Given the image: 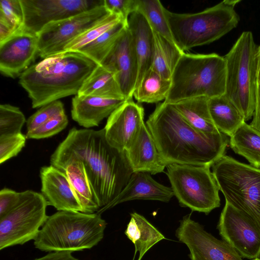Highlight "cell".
Wrapping results in <instances>:
<instances>
[{
    "instance_id": "24",
    "label": "cell",
    "mask_w": 260,
    "mask_h": 260,
    "mask_svg": "<svg viewBox=\"0 0 260 260\" xmlns=\"http://www.w3.org/2000/svg\"><path fill=\"white\" fill-rule=\"evenodd\" d=\"M208 108L216 128L230 137L245 122L238 108L224 95L209 99Z\"/></svg>"
},
{
    "instance_id": "7",
    "label": "cell",
    "mask_w": 260,
    "mask_h": 260,
    "mask_svg": "<svg viewBox=\"0 0 260 260\" xmlns=\"http://www.w3.org/2000/svg\"><path fill=\"white\" fill-rule=\"evenodd\" d=\"M258 46L252 33L242 32L224 57L226 66L224 95L246 121L253 116L257 86Z\"/></svg>"
},
{
    "instance_id": "43",
    "label": "cell",
    "mask_w": 260,
    "mask_h": 260,
    "mask_svg": "<svg viewBox=\"0 0 260 260\" xmlns=\"http://www.w3.org/2000/svg\"><path fill=\"white\" fill-rule=\"evenodd\" d=\"M256 79L257 84L260 85V45L258 46Z\"/></svg>"
},
{
    "instance_id": "29",
    "label": "cell",
    "mask_w": 260,
    "mask_h": 260,
    "mask_svg": "<svg viewBox=\"0 0 260 260\" xmlns=\"http://www.w3.org/2000/svg\"><path fill=\"white\" fill-rule=\"evenodd\" d=\"M230 146L251 166L260 169V133L245 122L230 137Z\"/></svg>"
},
{
    "instance_id": "32",
    "label": "cell",
    "mask_w": 260,
    "mask_h": 260,
    "mask_svg": "<svg viewBox=\"0 0 260 260\" xmlns=\"http://www.w3.org/2000/svg\"><path fill=\"white\" fill-rule=\"evenodd\" d=\"M23 20L20 0H1L0 42L21 29Z\"/></svg>"
},
{
    "instance_id": "12",
    "label": "cell",
    "mask_w": 260,
    "mask_h": 260,
    "mask_svg": "<svg viewBox=\"0 0 260 260\" xmlns=\"http://www.w3.org/2000/svg\"><path fill=\"white\" fill-rule=\"evenodd\" d=\"M217 229L242 258H260V229L251 218L225 202Z\"/></svg>"
},
{
    "instance_id": "22",
    "label": "cell",
    "mask_w": 260,
    "mask_h": 260,
    "mask_svg": "<svg viewBox=\"0 0 260 260\" xmlns=\"http://www.w3.org/2000/svg\"><path fill=\"white\" fill-rule=\"evenodd\" d=\"M127 27L132 37L138 62L137 86L143 76L152 67L154 54L153 32L145 17L139 11L129 15Z\"/></svg>"
},
{
    "instance_id": "21",
    "label": "cell",
    "mask_w": 260,
    "mask_h": 260,
    "mask_svg": "<svg viewBox=\"0 0 260 260\" xmlns=\"http://www.w3.org/2000/svg\"><path fill=\"white\" fill-rule=\"evenodd\" d=\"M174 196L171 187L164 186L144 172H133L128 183L113 202L112 208L119 204L134 200H147L168 202Z\"/></svg>"
},
{
    "instance_id": "41",
    "label": "cell",
    "mask_w": 260,
    "mask_h": 260,
    "mask_svg": "<svg viewBox=\"0 0 260 260\" xmlns=\"http://www.w3.org/2000/svg\"><path fill=\"white\" fill-rule=\"evenodd\" d=\"M250 126L260 133V85L257 84L254 110Z\"/></svg>"
},
{
    "instance_id": "2",
    "label": "cell",
    "mask_w": 260,
    "mask_h": 260,
    "mask_svg": "<svg viewBox=\"0 0 260 260\" xmlns=\"http://www.w3.org/2000/svg\"><path fill=\"white\" fill-rule=\"evenodd\" d=\"M164 164L211 167L224 155L229 141L219 133L204 134L192 126L172 104L159 103L146 121Z\"/></svg>"
},
{
    "instance_id": "35",
    "label": "cell",
    "mask_w": 260,
    "mask_h": 260,
    "mask_svg": "<svg viewBox=\"0 0 260 260\" xmlns=\"http://www.w3.org/2000/svg\"><path fill=\"white\" fill-rule=\"evenodd\" d=\"M26 121L20 109L9 104L0 105V135L21 133Z\"/></svg>"
},
{
    "instance_id": "5",
    "label": "cell",
    "mask_w": 260,
    "mask_h": 260,
    "mask_svg": "<svg viewBox=\"0 0 260 260\" xmlns=\"http://www.w3.org/2000/svg\"><path fill=\"white\" fill-rule=\"evenodd\" d=\"M167 103L223 95L225 91L226 66L223 56L216 53L195 54L184 52L171 77Z\"/></svg>"
},
{
    "instance_id": "33",
    "label": "cell",
    "mask_w": 260,
    "mask_h": 260,
    "mask_svg": "<svg viewBox=\"0 0 260 260\" xmlns=\"http://www.w3.org/2000/svg\"><path fill=\"white\" fill-rule=\"evenodd\" d=\"M137 11L145 17L152 30L174 42L165 8L161 2L158 0H137Z\"/></svg>"
},
{
    "instance_id": "6",
    "label": "cell",
    "mask_w": 260,
    "mask_h": 260,
    "mask_svg": "<svg viewBox=\"0 0 260 260\" xmlns=\"http://www.w3.org/2000/svg\"><path fill=\"white\" fill-rule=\"evenodd\" d=\"M240 0H224L193 14L172 12L165 8L173 41L183 52L207 45L237 27L240 17L235 10Z\"/></svg>"
},
{
    "instance_id": "15",
    "label": "cell",
    "mask_w": 260,
    "mask_h": 260,
    "mask_svg": "<svg viewBox=\"0 0 260 260\" xmlns=\"http://www.w3.org/2000/svg\"><path fill=\"white\" fill-rule=\"evenodd\" d=\"M101 64L114 73L125 99H133L138 78L139 67L127 25Z\"/></svg>"
},
{
    "instance_id": "16",
    "label": "cell",
    "mask_w": 260,
    "mask_h": 260,
    "mask_svg": "<svg viewBox=\"0 0 260 260\" xmlns=\"http://www.w3.org/2000/svg\"><path fill=\"white\" fill-rule=\"evenodd\" d=\"M38 53L37 35L20 29L0 43V72L15 78L30 66Z\"/></svg>"
},
{
    "instance_id": "11",
    "label": "cell",
    "mask_w": 260,
    "mask_h": 260,
    "mask_svg": "<svg viewBox=\"0 0 260 260\" xmlns=\"http://www.w3.org/2000/svg\"><path fill=\"white\" fill-rule=\"evenodd\" d=\"M110 13L103 4L46 25L37 35L39 56L45 58L64 52L65 47L70 42Z\"/></svg>"
},
{
    "instance_id": "37",
    "label": "cell",
    "mask_w": 260,
    "mask_h": 260,
    "mask_svg": "<svg viewBox=\"0 0 260 260\" xmlns=\"http://www.w3.org/2000/svg\"><path fill=\"white\" fill-rule=\"evenodd\" d=\"M26 139L21 133L0 135V164L17 156L25 146Z\"/></svg>"
},
{
    "instance_id": "28",
    "label": "cell",
    "mask_w": 260,
    "mask_h": 260,
    "mask_svg": "<svg viewBox=\"0 0 260 260\" xmlns=\"http://www.w3.org/2000/svg\"><path fill=\"white\" fill-rule=\"evenodd\" d=\"M154 54L151 68L166 79H171L174 70L184 52L173 42L153 30Z\"/></svg>"
},
{
    "instance_id": "27",
    "label": "cell",
    "mask_w": 260,
    "mask_h": 260,
    "mask_svg": "<svg viewBox=\"0 0 260 260\" xmlns=\"http://www.w3.org/2000/svg\"><path fill=\"white\" fill-rule=\"evenodd\" d=\"M63 172L67 175L82 207L83 212L97 213L99 205L87 178L83 162L75 161L69 164Z\"/></svg>"
},
{
    "instance_id": "25",
    "label": "cell",
    "mask_w": 260,
    "mask_h": 260,
    "mask_svg": "<svg viewBox=\"0 0 260 260\" xmlns=\"http://www.w3.org/2000/svg\"><path fill=\"white\" fill-rule=\"evenodd\" d=\"M135 247V255L139 252L138 260H141L146 252L165 237L144 216L134 212L124 232Z\"/></svg>"
},
{
    "instance_id": "9",
    "label": "cell",
    "mask_w": 260,
    "mask_h": 260,
    "mask_svg": "<svg viewBox=\"0 0 260 260\" xmlns=\"http://www.w3.org/2000/svg\"><path fill=\"white\" fill-rule=\"evenodd\" d=\"M166 167L180 206L206 214L220 206L219 189L210 167L177 164Z\"/></svg>"
},
{
    "instance_id": "19",
    "label": "cell",
    "mask_w": 260,
    "mask_h": 260,
    "mask_svg": "<svg viewBox=\"0 0 260 260\" xmlns=\"http://www.w3.org/2000/svg\"><path fill=\"white\" fill-rule=\"evenodd\" d=\"M125 151L133 172L154 175L164 172L166 167L145 123Z\"/></svg>"
},
{
    "instance_id": "38",
    "label": "cell",
    "mask_w": 260,
    "mask_h": 260,
    "mask_svg": "<svg viewBox=\"0 0 260 260\" xmlns=\"http://www.w3.org/2000/svg\"><path fill=\"white\" fill-rule=\"evenodd\" d=\"M68 123L64 111L52 117L32 132L26 134V138L41 139L51 137L64 129Z\"/></svg>"
},
{
    "instance_id": "17",
    "label": "cell",
    "mask_w": 260,
    "mask_h": 260,
    "mask_svg": "<svg viewBox=\"0 0 260 260\" xmlns=\"http://www.w3.org/2000/svg\"><path fill=\"white\" fill-rule=\"evenodd\" d=\"M142 106L133 99L126 100L108 118L105 127V137L113 147L125 151L144 123Z\"/></svg>"
},
{
    "instance_id": "4",
    "label": "cell",
    "mask_w": 260,
    "mask_h": 260,
    "mask_svg": "<svg viewBox=\"0 0 260 260\" xmlns=\"http://www.w3.org/2000/svg\"><path fill=\"white\" fill-rule=\"evenodd\" d=\"M107 222L98 213L58 211L49 216L34 240L45 252L91 249L103 239Z\"/></svg>"
},
{
    "instance_id": "18",
    "label": "cell",
    "mask_w": 260,
    "mask_h": 260,
    "mask_svg": "<svg viewBox=\"0 0 260 260\" xmlns=\"http://www.w3.org/2000/svg\"><path fill=\"white\" fill-rule=\"evenodd\" d=\"M41 194L48 206L58 211L83 212L82 207L66 174L50 165L40 171Z\"/></svg>"
},
{
    "instance_id": "10",
    "label": "cell",
    "mask_w": 260,
    "mask_h": 260,
    "mask_svg": "<svg viewBox=\"0 0 260 260\" xmlns=\"http://www.w3.org/2000/svg\"><path fill=\"white\" fill-rule=\"evenodd\" d=\"M47 206L41 193L20 192L17 204L0 217V249L34 240L48 217Z\"/></svg>"
},
{
    "instance_id": "20",
    "label": "cell",
    "mask_w": 260,
    "mask_h": 260,
    "mask_svg": "<svg viewBox=\"0 0 260 260\" xmlns=\"http://www.w3.org/2000/svg\"><path fill=\"white\" fill-rule=\"evenodd\" d=\"M126 101L76 94L72 100L71 117L79 125L89 129L99 126Z\"/></svg>"
},
{
    "instance_id": "14",
    "label": "cell",
    "mask_w": 260,
    "mask_h": 260,
    "mask_svg": "<svg viewBox=\"0 0 260 260\" xmlns=\"http://www.w3.org/2000/svg\"><path fill=\"white\" fill-rule=\"evenodd\" d=\"M175 234L188 247L191 260H243L230 245L206 231L190 218V215L180 221Z\"/></svg>"
},
{
    "instance_id": "30",
    "label": "cell",
    "mask_w": 260,
    "mask_h": 260,
    "mask_svg": "<svg viewBox=\"0 0 260 260\" xmlns=\"http://www.w3.org/2000/svg\"><path fill=\"white\" fill-rule=\"evenodd\" d=\"M171 85V80L163 78L150 69L136 86L133 97L139 103H157L166 100Z\"/></svg>"
},
{
    "instance_id": "3",
    "label": "cell",
    "mask_w": 260,
    "mask_h": 260,
    "mask_svg": "<svg viewBox=\"0 0 260 260\" xmlns=\"http://www.w3.org/2000/svg\"><path fill=\"white\" fill-rule=\"evenodd\" d=\"M79 51L49 56L31 65L19 77L32 108L78 94L83 83L98 66Z\"/></svg>"
},
{
    "instance_id": "42",
    "label": "cell",
    "mask_w": 260,
    "mask_h": 260,
    "mask_svg": "<svg viewBox=\"0 0 260 260\" xmlns=\"http://www.w3.org/2000/svg\"><path fill=\"white\" fill-rule=\"evenodd\" d=\"M34 260H79L73 256L72 252L66 251L51 252L41 257Z\"/></svg>"
},
{
    "instance_id": "26",
    "label": "cell",
    "mask_w": 260,
    "mask_h": 260,
    "mask_svg": "<svg viewBox=\"0 0 260 260\" xmlns=\"http://www.w3.org/2000/svg\"><path fill=\"white\" fill-rule=\"evenodd\" d=\"M208 98L199 97L172 104L184 118L197 130L206 134L220 133L214 125L208 108Z\"/></svg>"
},
{
    "instance_id": "31",
    "label": "cell",
    "mask_w": 260,
    "mask_h": 260,
    "mask_svg": "<svg viewBox=\"0 0 260 260\" xmlns=\"http://www.w3.org/2000/svg\"><path fill=\"white\" fill-rule=\"evenodd\" d=\"M127 25L122 21L78 51L98 64H101L114 47Z\"/></svg>"
},
{
    "instance_id": "23",
    "label": "cell",
    "mask_w": 260,
    "mask_h": 260,
    "mask_svg": "<svg viewBox=\"0 0 260 260\" xmlns=\"http://www.w3.org/2000/svg\"><path fill=\"white\" fill-rule=\"evenodd\" d=\"M77 94L126 100L115 74L103 64H98L85 80Z\"/></svg>"
},
{
    "instance_id": "1",
    "label": "cell",
    "mask_w": 260,
    "mask_h": 260,
    "mask_svg": "<svg viewBox=\"0 0 260 260\" xmlns=\"http://www.w3.org/2000/svg\"><path fill=\"white\" fill-rule=\"evenodd\" d=\"M83 162L98 200L101 214L112 208L113 202L125 187L133 171L125 151L112 147L104 129L74 127L50 157V164L63 171L70 163Z\"/></svg>"
},
{
    "instance_id": "13",
    "label": "cell",
    "mask_w": 260,
    "mask_h": 260,
    "mask_svg": "<svg viewBox=\"0 0 260 260\" xmlns=\"http://www.w3.org/2000/svg\"><path fill=\"white\" fill-rule=\"evenodd\" d=\"M22 29L36 35L47 24L104 4V0H20Z\"/></svg>"
},
{
    "instance_id": "8",
    "label": "cell",
    "mask_w": 260,
    "mask_h": 260,
    "mask_svg": "<svg viewBox=\"0 0 260 260\" xmlns=\"http://www.w3.org/2000/svg\"><path fill=\"white\" fill-rule=\"evenodd\" d=\"M211 167L225 202L246 215L260 229V169L225 155Z\"/></svg>"
},
{
    "instance_id": "36",
    "label": "cell",
    "mask_w": 260,
    "mask_h": 260,
    "mask_svg": "<svg viewBox=\"0 0 260 260\" xmlns=\"http://www.w3.org/2000/svg\"><path fill=\"white\" fill-rule=\"evenodd\" d=\"M64 111L63 104L59 100L52 102L40 107L26 120V134L32 132L52 117Z\"/></svg>"
},
{
    "instance_id": "40",
    "label": "cell",
    "mask_w": 260,
    "mask_h": 260,
    "mask_svg": "<svg viewBox=\"0 0 260 260\" xmlns=\"http://www.w3.org/2000/svg\"><path fill=\"white\" fill-rule=\"evenodd\" d=\"M20 192L4 188L0 191V217L9 212L18 203Z\"/></svg>"
},
{
    "instance_id": "34",
    "label": "cell",
    "mask_w": 260,
    "mask_h": 260,
    "mask_svg": "<svg viewBox=\"0 0 260 260\" xmlns=\"http://www.w3.org/2000/svg\"><path fill=\"white\" fill-rule=\"evenodd\" d=\"M122 21L123 20L119 15L110 13L94 26L70 42L65 47L64 51H78Z\"/></svg>"
},
{
    "instance_id": "39",
    "label": "cell",
    "mask_w": 260,
    "mask_h": 260,
    "mask_svg": "<svg viewBox=\"0 0 260 260\" xmlns=\"http://www.w3.org/2000/svg\"><path fill=\"white\" fill-rule=\"evenodd\" d=\"M104 5L109 12L119 15L126 23L137 9V0H104Z\"/></svg>"
},
{
    "instance_id": "44",
    "label": "cell",
    "mask_w": 260,
    "mask_h": 260,
    "mask_svg": "<svg viewBox=\"0 0 260 260\" xmlns=\"http://www.w3.org/2000/svg\"><path fill=\"white\" fill-rule=\"evenodd\" d=\"M254 260H260V258H256Z\"/></svg>"
}]
</instances>
